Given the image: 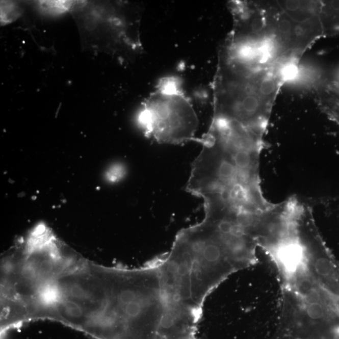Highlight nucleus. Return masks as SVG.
Wrapping results in <instances>:
<instances>
[{
  "label": "nucleus",
  "instance_id": "nucleus-5",
  "mask_svg": "<svg viewBox=\"0 0 339 339\" xmlns=\"http://www.w3.org/2000/svg\"><path fill=\"white\" fill-rule=\"evenodd\" d=\"M137 122L145 137L159 143L197 142L199 119L180 79L175 75L159 80L142 103Z\"/></svg>",
  "mask_w": 339,
  "mask_h": 339
},
{
  "label": "nucleus",
  "instance_id": "nucleus-3",
  "mask_svg": "<svg viewBox=\"0 0 339 339\" xmlns=\"http://www.w3.org/2000/svg\"><path fill=\"white\" fill-rule=\"evenodd\" d=\"M264 134L213 119L198 138L202 150L192 165L186 190L203 202L262 214L275 203L263 195L259 177Z\"/></svg>",
  "mask_w": 339,
  "mask_h": 339
},
{
  "label": "nucleus",
  "instance_id": "nucleus-1",
  "mask_svg": "<svg viewBox=\"0 0 339 339\" xmlns=\"http://www.w3.org/2000/svg\"><path fill=\"white\" fill-rule=\"evenodd\" d=\"M256 230L242 214L204 208L201 221L181 229L172 248L159 257L168 294L201 317L206 299L233 274L258 262Z\"/></svg>",
  "mask_w": 339,
  "mask_h": 339
},
{
  "label": "nucleus",
  "instance_id": "nucleus-6",
  "mask_svg": "<svg viewBox=\"0 0 339 339\" xmlns=\"http://www.w3.org/2000/svg\"><path fill=\"white\" fill-rule=\"evenodd\" d=\"M126 174V169L123 164L111 165L106 173L105 177L110 183H116L123 179Z\"/></svg>",
  "mask_w": 339,
  "mask_h": 339
},
{
  "label": "nucleus",
  "instance_id": "nucleus-4",
  "mask_svg": "<svg viewBox=\"0 0 339 339\" xmlns=\"http://www.w3.org/2000/svg\"><path fill=\"white\" fill-rule=\"evenodd\" d=\"M292 72L252 66L221 47L213 82V119L265 134L279 91Z\"/></svg>",
  "mask_w": 339,
  "mask_h": 339
},
{
  "label": "nucleus",
  "instance_id": "nucleus-2",
  "mask_svg": "<svg viewBox=\"0 0 339 339\" xmlns=\"http://www.w3.org/2000/svg\"><path fill=\"white\" fill-rule=\"evenodd\" d=\"M181 313L157 257L133 269L102 267L86 329L105 339H167Z\"/></svg>",
  "mask_w": 339,
  "mask_h": 339
}]
</instances>
